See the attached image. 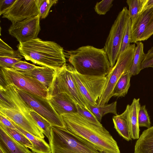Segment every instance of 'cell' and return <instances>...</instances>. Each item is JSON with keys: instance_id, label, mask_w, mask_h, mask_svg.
<instances>
[{"instance_id": "6da1fadb", "label": "cell", "mask_w": 153, "mask_h": 153, "mask_svg": "<svg viewBox=\"0 0 153 153\" xmlns=\"http://www.w3.org/2000/svg\"><path fill=\"white\" fill-rule=\"evenodd\" d=\"M61 116L69 131L92 144L100 151L120 153L117 142L104 127L89 122L78 112Z\"/></svg>"}, {"instance_id": "7a4b0ae2", "label": "cell", "mask_w": 153, "mask_h": 153, "mask_svg": "<svg viewBox=\"0 0 153 153\" xmlns=\"http://www.w3.org/2000/svg\"><path fill=\"white\" fill-rule=\"evenodd\" d=\"M17 47L25 59L42 66L58 69L66 63L63 48L54 42L38 38L19 43Z\"/></svg>"}, {"instance_id": "3957f363", "label": "cell", "mask_w": 153, "mask_h": 153, "mask_svg": "<svg viewBox=\"0 0 153 153\" xmlns=\"http://www.w3.org/2000/svg\"><path fill=\"white\" fill-rule=\"evenodd\" d=\"M67 52L68 61L80 74L106 76L112 68L103 48L99 49L86 45Z\"/></svg>"}, {"instance_id": "277c9868", "label": "cell", "mask_w": 153, "mask_h": 153, "mask_svg": "<svg viewBox=\"0 0 153 153\" xmlns=\"http://www.w3.org/2000/svg\"><path fill=\"white\" fill-rule=\"evenodd\" d=\"M49 141L51 153H101L95 146L69 131L52 126Z\"/></svg>"}, {"instance_id": "5b68a950", "label": "cell", "mask_w": 153, "mask_h": 153, "mask_svg": "<svg viewBox=\"0 0 153 153\" xmlns=\"http://www.w3.org/2000/svg\"><path fill=\"white\" fill-rule=\"evenodd\" d=\"M71 65L66 63L57 69L53 81L48 88V98L61 93L71 97L76 104L88 108L73 78Z\"/></svg>"}, {"instance_id": "8992f818", "label": "cell", "mask_w": 153, "mask_h": 153, "mask_svg": "<svg viewBox=\"0 0 153 153\" xmlns=\"http://www.w3.org/2000/svg\"><path fill=\"white\" fill-rule=\"evenodd\" d=\"M135 45L129 46L118 58L114 65L106 75V81L103 92L97 102V106L107 104L112 97V93L117 82L123 74L130 69L132 65Z\"/></svg>"}, {"instance_id": "52a82bcc", "label": "cell", "mask_w": 153, "mask_h": 153, "mask_svg": "<svg viewBox=\"0 0 153 153\" xmlns=\"http://www.w3.org/2000/svg\"><path fill=\"white\" fill-rule=\"evenodd\" d=\"M0 86L5 88L9 85L30 94L48 98V88L40 82L13 68H0Z\"/></svg>"}, {"instance_id": "ba28073f", "label": "cell", "mask_w": 153, "mask_h": 153, "mask_svg": "<svg viewBox=\"0 0 153 153\" xmlns=\"http://www.w3.org/2000/svg\"><path fill=\"white\" fill-rule=\"evenodd\" d=\"M72 71L78 89L88 106H97V101L104 91L106 76L83 75L78 73L73 66Z\"/></svg>"}, {"instance_id": "9c48e42d", "label": "cell", "mask_w": 153, "mask_h": 153, "mask_svg": "<svg viewBox=\"0 0 153 153\" xmlns=\"http://www.w3.org/2000/svg\"><path fill=\"white\" fill-rule=\"evenodd\" d=\"M129 15L128 10L124 7L112 25L103 48L112 68L120 53L126 23Z\"/></svg>"}, {"instance_id": "30bf717a", "label": "cell", "mask_w": 153, "mask_h": 153, "mask_svg": "<svg viewBox=\"0 0 153 153\" xmlns=\"http://www.w3.org/2000/svg\"><path fill=\"white\" fill-rule=\"evenodd\" d=\"M13 85L28 105L48 121L52 126L66 128L62 117L53 109L48 99L30 94Z\"/></svg>"}, {"instance_id": "8fae6325", "label": "cell", "mask_w": 153, "mask_h": 153, "mask_svg": "<svg viewBox=\"0 0 153 153\" xmlns=\"http://www.w3.org/2000/svg\"><path fill=\"white\" fill-rule=\"evenodd\" d=\"M40 19L38 15L12 24L8 29L9 33L19 43L37 38L41 30Z\"/></svg>"}, {"instance_id": "7c38bea8", "label": "cell", "mask_w": 153, "mask_h": 153, "mask_svg": "<svg viewBox=\"0 0 153 153\" xmlns=\"http://www.w3.org/2000/svg\"><path fill=\"white\" fill-rule=\"evenodd\" d=\"M2 18L13 24L38 15L36 0H16Z\"/></svg>"}, {"instance_id": "4fadbf2b", "label": "cell", "mask_w": 153, "mask_h": 153, "mask_svg": "<svg viewBox=\"0 0 153 153\" xmlns=\"http://www.w3.org/2000/svg\"><path fill=\"white\" fill-rule=\"evenodd\" d=\"M0 112L23 130L38 137L44 139L45 136L41 128L35 121L29 119L21 112L0 107Z\"/></svg>"}, {"instance_id": "5bb4252c", "label": "cell", "mask_w": 153, "mask_h": 153, "mask_svg": "<svg viewBox=\"0 0 153 153\" xmlns=\"http://www.w3.org/2000/svg\"><path fill=\"white\" fill-rule=\"evenodd\" d=\"M50 104L59 115L77 112L76 103L69 96L64 93L49 97Z\"/></svg>"}, {"instance_id": "9a60e30c", "label": "cell", "mask_w": 153, "mask_h": 153, "mask_svg": "<svg viewBox=\"0 0 153 153\" xmlns=\"http://www.w3.org/2000/svg\"><path fill=\"white\" fill-rule=\"evenodd\" d=\"M0 149L4 153H32L16 141L0 126Z\"/></svg>"}, {"instance_id": "2e32d148", "label": "cell", "mask_w": 153, "mask_h": 153, "mask_svg": "<svg viewBox=\"0 0 153 153\" xmlns=\"http://www.w3.org/2000/svg\"><path fill=\"white\" fill-rule=\"evenodd\" d=\"M57 70L46 66H37L30 71H17L35 79L48 89L53 81Z\"/></svg>"}, {"instance_id": "e0dca14e", "label": "cell", "mask_w": 153, "mask_h": 153, "mask_svg": "<svg viewBox=\"0 0 153 153\" xmlns=\"http://www.w3.org/2000/svg\"><path fill=\"white\" fill-rule=\"evenodd\" d=\"M153 13V8L144 11L131 24V43H136L138 42L140 36L147 27Z\"/></svg>"}, {"instance_id": "ac0fdd59", "label": "cell", "mask_w": 153, "mask_h": 153, "mask_svg": "<svg viewBox=\"0 0 153 153\" xmlns=\"http://www.w3.org/2000/svg\"><path fill=\"white\" fill-rule=\"evenodd\" d=\"M129 107L128 105L121 114L114 115L112 118L114 128L119 134L127 141L131 140L129 127Z\"/></svg>"}, {"instance_id": "d6986e66", "label": "cell", "mask_w": 153, "mask_h": 153, "mask_svg": "<svg viewBox=\"0 0 153 153\" xmlns=\"http://www.w3.org/2000/svg\"><path fill=\"white\" fill-rule=\"evenodd\" d=\"M140 98H134L129 107V127L131 137L134 140L139 138L138 114L141 106Z\"/></svg>"}, {"instance_id": "ffe728a7", "label": "cell", "mask_w": 153, "mask_h": 153, "mask_svg": "<svg viewBox=\"0 0 153 153\" xmlns=\"http://www.w3.org/2000/svg\"><path fill=\"white\" fill-rule=\"evenodd\" d=\"M134 153H153V126L143 132L136 143Z\"/></svg>"}, {"instance_id": "44dd1931", "label": "cell", "mask_w": 153, "mask_h": 153, "mask_svg": "<svg viewBox=\"0 0 153 153\" xmlns=\"http://www.w3.org/2000/svg\"><path fill=\"white\" fill-rule=\"evenodd\" d=\"M8 119V118H7ZM9 120L16 127L17 130L25 135L31 142L33 148V152L36 153H51L50 146L44 139L38 137L23 130Z\"/></svg>"}, {"instance_id": "7402d4cb", "label": "cell", "mask_w": 153, "mask_h": 153, "mask_svg": "<svg viewBox=\"0 0 153 153\" xmlns=\"http://www.w3.org/2000/svg\"><path fill=\"white\" fill-rule=\"evenodd\" d=\"M132 76L129 70L122 75L114 87L112 97H120L126 95L130 86V79Z\"/></svg>"}, {"instance_id": "603a6c76", "label": "cell", "mask_w": 153, "mask_h": 153, "mask_svg": "<svg viewBox=\"0 0 153 153\" xmlns=\"http://www.w3.org/2000/svg\"><path fill=\"white\" fill-rule=\"evenodd\" d=\"M131 67L129 70L132 76L138 74L141 70V64L145 55L143 43L141 42L137 43Z\"/></svg>"}, {"instance_id": "cb8c5ba5", "label": "cell", "mask_w": 153, "mask_h": 153, "mask_svg": "<svg viewBox=\"0 0 153 153\" xmlns=\"http://www.w3.org/2000/svg\"><path fill=\"white\" fill-rule=\"evenodd\" d=\"M117 101L109 104H105L100 106H94L88 105V108L94 114L98 121L100 123L102 117L109 113L117 114Z\"/></svg>"}, {"instance_id": "d4e9b609", "label": "cell", "mask_w": 153, "mask_h": 153, "mask_svg": "<svg viewBox=\"0 0 153 153\" xmlns=\"http://www.w3.org/2000/svg\"><path fill=\"white\" fill-rule=\"evenodd\" d=\"M145 0H127L126 2L129 7L128 12L133 23L141 12Z\"/></svg>"}, {"instance_id": "484cf974", "label": "cell", "mask_w": 153, "mask_h": 153, "mask_svg": "<svg viewBox=\"0 0 153 153\" xmlns=\"http://www.w3.org/2000/svg\"><path fill=\"white\" fill-rule=\"evenodd\" d=\"M30 114L38 126L42 130L49 141L50 138V132L52 127L51 124L43 117L38 114L33 109L30 112Z\"/></svg>"}, {"instance_id": "4316f807", "label": "cell", "mask_w": 153, "mask_h": 153, "mask_svg": "<svg viewBox=\"0 0 153 153\" xmlns=\"http://www.w3.org/2000/svg\"><path fill=\"white\" fill-rule=\"evenodd\" d=\"M0 126L4 129L16 141L31 150L33 148L32 144L28 139L17 130L12 129L0 123Z\"/></svg>"}, {"instance_id": "83f0119b", "label": "cell", "mask_w": 153, "mask_h": 153, "mask_svg": "<svg viewBox=\"0 0 153 153\" xmlns=\"http://www.w3.org/2000/svg\"><path fill=\"white\" fill-rule=\"evenodd\" d=\"M57 1V0H36L38 15L40 18H45L51 7Z\"/></svg>"}, {"instance_id": "f1b7e54d", "label": "cell", "mask_w": 153, "mask_h": 153, "mask_svg": "<svg viewBox=\"0 0 153 153\" xmlns=\"http://www.w3.org/2000/svg\"><path fill=\"white\" fill-rule=\"evenodd\" d=\"M77 112L89 122L97 126L102 127V125L94 114L88 108L76 104Z\"/></svg>"}, {"instance_id": "f546056e", "label": "cell", "mask_w": 153, "mask_h": 153, "mask_svg": "<svg viewBox=\"0 0 153 153\" xmlns=\"http://www.w3.org/2000/svg\"><path fill=\"white\" fill-rule=\"evenodd\" d=\"M131 20L129 14L126 23L120 54L125 51L130 45L131 41Z\"/></svg>"}, {"instance_id": "4dcf8cb0", "label": "cell", "mask_w": 153, "mask_h": 153, "mask_svg": "<svg viewBox=\"0 0 153 153\" xmlns=\"http://www.w3.org/2000/svg\"><path fill=\"white\" fill-rule=\"evenodd\" d=\"M0 57H17L22 59L24 57L21 54L19 50L14 51L0 39Z\"/></svg>"}, {"instance_id": "1f68e13d", "label": "cell", "mask_w": 153, "mask_h": 153, "mask_svg": "<svg viewBox=\"0 0 153 153\" xmlns=\"http://www.w3.org/2000/svg\"><path fill=\"white\" fill-rule=\"evenodd\" d=\"M138 122L139 127H144L149 128L151 127L149 116L145 105L140 107L138 114Z\"/></svg>"}, {"instance_id": "d6a6232c", "label": "cell", "mask_w": 153, "mask_h": 153, "mask_svg": "<svg viewBox=\"0 0 153 153\" xmlns=\"http://www.w3.org/2000/svg\"><path fill=\"white\" fill-rule=\"evenodd\" d=\"M113 1V0H104L97 2L94 7L95 11L99 15H105L112 6Z\"/></svg>"}, {"instance_id": "836d02e7", "label": "cell", "mask_w": 153, "mask_h": 153, "mask_svg": "<svg viewBox=\"0 0 153 153\" xmlns=\"http://www.w3.org/2000/svg\"><path fill=\"white\" fill-rule=\"evenodd\" d=\"M17 57H0V68H11L15 64L21 60Z\"/></svg>"}, {"instance_id": "e575fe53", "label": "cell", "mask_w": 153, "mask_h": 153, "mask_svg": "<svg viewBox=\"0 0 153 153\" xmlns=\"http://www.w3.org/2000/svg\"><path fill=\"white\" fill-rule=\"evenodd\" d=\"M36 67L33 64L21 60L14 64L12 68L18 71H25L32 70Z\"/></svg>"}, {"instance_id": "d590c367", "label": "cell", "mask_w": 153, "mask_h": 153, "mask_svg": "<svg viewBox=\"0 0 153 153\" xmlns=\"http://www.w3.org/2000/svg\"><path fill=\"white\" fill-rule=\"evenodd\" d=\"M153 35V13L145 30L140 36L138 42L147 40Z\"/></svg>"}, {"instance_id": "8d00e7d4", "label": "cell", "mask_w": 153, "mask_h": 153, "mask_svg": "<svg viewBox=\"0 0 153 153\" xmlns=\"http://www.w3.org/2000/svg\"><path fill=\"white\" fill-rule=\"evenodd\" d=\"M153 65V46L146 53L142 61L141 70L149 67Z\"/></svg>"}, {"instance_id": "74e56055", "label": "cell", "mask_w": 153, "mask_h": 153, "mask_svg": "<svg viewBox=\"0 0 153 153\" xmlns=\"http://www.w3.org/2000/svg\"><path fill=\"white\" fill-rule=\"evenodd\" d=\"M16 1V0H0V15L5 13Z\"/></svg>"}, {"instance_id": "f35d334b", "label": "cell", "mask_w": 153, "mask_h": 153, "mask_svg": "<svg viewBox=\"0 0 153 153\" xmlns=\"http://www.w3.org/2000/svg\"><path fill=\"white\" fill-rule=\"evenodd\" d=\"M0 123L10 128L16 130L14 125L3 114L0 112Z\"/></svg>"}, {"instance_id": "ab89813d", "label": "cell", "mask_w": 153, "mask_h": 153, "mask_svg": "<svg viewBox=\"0 0 153 153\" xmlns=\"http://www.w3.org/2000/svg\"><path fill=\"white\" fill-rule=\"evenodd\" d=\"M152 8H153V0H145L141 13L147 10Z\"/></svg>"}, {"instance_id": "60d3db41", "label": "cell", "mask_w": 153, "mask_h": 153, "mask_svg": "<svg viewBox=\"0 0 153 153\" xmlns=\"http://www.w3.org/2000/svg\"><path fill=\"white\" fill-rule=\"evenodd\" d=\"M101 153H108L104 152H100Z\"/></svg>"}, {"instance_id": "b9f144b4", "label": "cell", "mask_w": 153, "mask_h": 153, "mask_svg": "<svg viewBox=\"0 0 153 153\" xmlns=\"http://www.w3.org/2000/svg\"><path fill=\"white\" fill-rule=\"evenodd\" d=\"M0 153H4L0 149Z\"/></svg>"}, {"instance_id": "7bdbcfd3", "label": "cell", "mask_w": 153, "mask_h": 153, "mask_svg": "<svg viewBox=\"0 0 153 153\" xmlns=\"http://www.w3.org/2000/svg\"><path fill=\"white\" fill-rule=\"evenodd\" d=\"M151 67V68H153V65H152V66Z\"/></svg>"}, {"instance_id": "ee69618b", "label": "cell", "mask_w": 153, "mask_h": 153, "mask_svg": "<svg viewBox=\"0 0 153 153\" xmlns=\"http://www.w3.org/2000/svg\"><path fill=\"white\" fill-rule=\"evenodd\" d=\"M32 153H36L32 152Z\"/></svg>"}]
</instances>
